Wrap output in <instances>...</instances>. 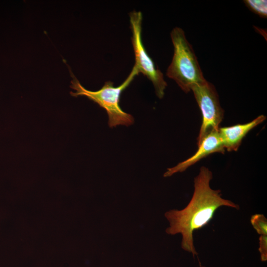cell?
I'll return each instance as SVG.
<instances>
[{"instance_id": "obj_8", "label": "cell", "mask_w": 267, "mask_h": 267, "mask_svg": "<svg viewBox=\"0 0 267 267\" xmlns=\"http://www.w3.org/2000/svg\"><path fill=\"white\" fill-rule=\"evenodd\" d=\"M246 6L262 18L267 17V1L265 0H245Z\"/></svg>"}, {"instance_id": "obj_2", "label": "cell", "mask_w": 267, "mask_h": 267, "mask_svg": "<svg viewBox=\"0 0 267 267\" xmlns=\"http://www.w3.org/2000/svg\"><path fill=\"white\" fill-rule=\"evenodd\" d=\"M174 54L166 75L174 80L182 90L187 93L191 87L206 81L192 45L183 30L176 27L171 31Z\"/></svg>"}, {"instance_id": "obj_7", "label": "cell", "mask_w": 267, "mask_h": 267, "mask_svg": "<svg viewBox=\"0 0 267 267\" xmlns=\"http://www.w3.org/2000/svg\"><path fill=\"white\" fill-rule=\"evenodd\" d=\"M266 119V116L260 115L245 124L220 127L218 133L225 150L229 152L237 151L243 138L248 133Z\"/></svg>"}, {"instance_id": "obj_10", "label": "cell", "mask_w": 267, "mask_h": 267, "mask_svg": "<svg viewBox=\"0 0 267 267\" xmlns=\"http://www.w3.org/2000/svg\"><path fill=\"white\" fill-rule=\"evenodd\" d=\"M259 251L262 262L267 261V235H261L259 237Z\"/></svg>"}, {"instance_id": "obj_9", "label": "cell", "mask_w": 267, "mask_h": 267, "mask_svg": "<svg viewBox=\"0 0 267 267\" xmlns=\"http://www.w3.org/2000/svg\"><path fill=\"white\" fill-rule=\"evenodd\" d=\"M250 222L259 234L267 235V219L263 214H256L252 215Z\"/></svg>"}, {"instance_id": "obj_5", "label": "cell", "mask_w": 267, "mask_h": 267, "mask_svg": "<svg viewBox=\"0 0 267 267\" xmlns=\"http://www.w3.org/2000/svg\"><path fill=\"white\" fill-rule=\"evenodd\" d=\"M191 91L200 108L202 123L197 138L198 145L209 132L218 131L224 117L218 92L215 86L207 80L193 86Z\"/></svg>"}, {"instance_id": "obj_3", "label": "cell", "mask_w": 267, "mask_h": 267, "mask_svg": "<svg viewBox=\"0 0 267 267\" xmlns=\"http://www.w3.org/2000/svg\"><path fill=\"white\" fill-rule=\"evenodd\" d=\"M138 74L133 66L129 76L119 86L114 87L113 82L107 81L97 91L87 89L74 77L71 81L70 87L76 91H71L70 94L74 97L85 96L104 109L108 116V125L110 128L119 125L129 126L133 124L134 118L131 114L125 112L121 108L119 104L120 99L123 91Z\"/></svg>"}, {"instance_id": "obj_1", "label": "cell", "mask_w": 267, "mask_h": 267, "mask_svg": "<svg viewBox=\"0 0 267 267\" xmlns=\"http://www.w3.org/2000/svg\"><path fill=\"white\" fill-rule=\"evenodd\" d=\"M213 178L212 172L202 166L194 178V191L187 206L182 210H170L165 214L169 222L166 229L168 234L180 233L182 236L181 247L192 253L193 257L198 255L193 242V232L206 225L213 218L216 211L225 206L239 210L238 204L222 197L221 191L210 186Z\"/></svg>"}, {"instance_id": "obj_4", "label": "cell", "mask_w": 267, "mask_h": 267, "mask_svg": "<svg viewBox=\"0 0 267 267\" xmlns=\"http://www.w3.org/2000/svg\"><path fill=\"white\" fill-rule=\"evenodd\" d=\"M142 14L134 10L130 13V28L132 33V43L135 56L134 67L146 76L153 84L156 94L161 99L165 94L167 83L162 72L155 65L143 44L141 37Z\"/></svg>"}, {"instance_id": "obj_6", "label": "cell", "mask_w": 267, "mask_h": 267, "mask_svg": "<svg viewBox=\"0 0 267 267\" xmlns=\"http://www.w3.org/2000/svg\"><path fill=\"white\" fill-rule=\"evenodd\" d=\"M195 153L175 166L167 169L164 177H171L177 173H181L209 155L219 153L223 154L225 150L220 138L218 131H213L207 134L197 145Z\"/></svg>"}]
</instances>
